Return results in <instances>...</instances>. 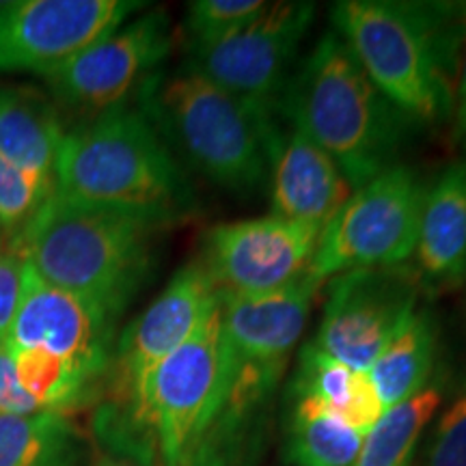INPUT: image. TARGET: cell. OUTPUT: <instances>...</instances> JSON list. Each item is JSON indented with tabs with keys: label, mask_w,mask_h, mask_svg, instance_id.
Returning <instances> with one entry per match:
<instances>
[{
	"label": "cell",
	"mask_w": 466,
	"mask_h": 466,
	"mask_svg": "<svg viewBox=\"0 0 466 466\" xmlns=\"http://www.w3.org/2000/svg\"><path fill=\"white\" fill-rule=\"evenodd\" d=\"M330 17L367 78L406 119L439 124L453 113L466 5L341 0Z\"/></svg>",
	"instance_id": "6da1fadb"
},
{
	"label": "cell",
	"mask_w": 466,
	"mask_h": 466,
	"mask_svg": "<svg viewBox=\"0 0 466 466\" xmlns=\"http://www.w3.org/2000/svg\"><path fill=\"white\" fill-rule=\"evenodd\" d=\"M415 272L432 294L466 281V162H451L425 188L415 244Z\"/></svg>",
	"instance_id": "2e32d148"
},
{
	"label": "cell",
	"mask_w": 466,
	"mask_h": 466,
	"mask_svg": "<svg viewBox=\"0 0 466 466\" xmlns=\"http://www.w3.org/2000/svg\"><path fill=\"white\" fill-rule=\"evenodd\" d=\"M55 195L69 203L154 225H179L197 209L195 190L138 108L119 106L66 132L55 167Z\"/></svg>",
	"instance_id": "7a4b0ae2"
},
{
	"label": "cell",
	"mask_w": 466,
	"mask_h": 466,
	"mask_svg": "<svg viewBox=\"0 0 466 466\" xmlns=\"http://www.w3.org/2000/svg\"><path fill=\"white\" fill-rule=\"evenodd\" d=\"M442 404V389L430 382L415 398L382 412L365 434L354 466H412L419 441Z\"/></svg>",
	"instance_id": "7402d4cb"
},
{
	"label": "cell",
	"mask_w": 466,
	"mask_h": 466,
	"mask_svg": "<svg viewBox=\"0 0 466 466\" xmlns=\"http://www.w3.org/2000/svg\"><path fill=\"white\" fill-rule=\"evenodd\" d=\"M9 348V346H7ZM11 350V348H9ZM15 374L39 410L63 412L89 400L102 378L46 350H11Z\"/></svg>",
	"instance_id": "603a6c76"
},
{
	"label": "cell",
	"mask_w": 466,
	"mask_h": 466,
	"mask_svg": "<svg viewBox=\"0 0 466 466\" xmlns=\"http://www.w3.org/2000/svg\"><path fill=\"white\" fill-rule=\"evenodd\" d=\"M365 432L311 398L291 395L285 460L294 466H354Z\"/></svg>",
	"instance_id": "ffe728a7"
},
{
	"label": "cell",
	"mask_w": 466,
	"mask_h": 466,
	"mask_svg": "<svg viewBox=\"0 0 466 466\" xmlns=\"http://www.w3.org/2000/svg\"><path fill=\"white\" fill-rule=\"evenodd\" d=\"M154 225L69 203L55 192L20 236L9 238L52 288L102 307L116 319L154 266Z\"/></svg>",
	"instance_id": "5b68a950"
},
{
	"label": "cell",
	"mask_w": 466,
	"mask_h": 466,
	"mask_svg": "<svg viewBox=\"0 0 466 466\" xmlns=\"http://www.w3.org/2000/svg\"><path fill=\"white\" fill-rule=\"evenodd\" d=\"M322 233L275 214L209 227L201 261L223 294L264 296L300 281Z\"/></svg>",
	"instance_id": "7c38bea8"
},
{
	"label": "cell",
	"mask_w": 466,
	"mask_h": 466,
	"mask_svg": "<svg viewBox=\"0 0 466 466\" xmlns=\"http://www.w3.org/2000/svg\"><path fill=\"white\" fill-rule=\"evenodd\" d=\"M143 7L137 0L0 3V72L48 76Z\"/></svg>",
	"instance_id": "8fae6325"
},
{
	"label": "cell",
	"mask_w": 466,
	"mask_h": 466,
	"mask_svg": "<svg viewBox=\"0 0 466 466\" xmlns=\"http://www.w3.org/2000/svg\"><path fill=\"white\" fill-rule=\"evenodd\" d=\"M80 436L63 412L0 415V466H76Z\"/></svg>",
	"instance_id": "44dd1931"
},
{
	"label": "cell",
	"mask_w": 466,
	"mask_h": 466,
	"mask_svg": "<svg viewBox=\"0 0 466 466\" xmlns=\"http://www.w3.org/2000/svg\"><path fill=\"white\" fill-rule=\"evenodd\" d=\"M423 466H466V387L441 412Z\"/></svg>",
	"instance_id": "484cf974"
},
{
	"label": "cell",
	"mask_w": 466,
	"mask_h": 466,
	"mask_svg": "<svg viewBox=\"0 0 466 466\" xmlns=\"http://www.w3.org/2000/svg\"><path fill=\"white\" fill-rule=\"evenodd\" d=\"M322 281L307 272L275 294L233 296L220 291V330L229 359V393L209 442L218 451L236 441L277 389L305 330Z\"/></svg>",
	"instance_id": "8992f818"
},
{
	"label": "cell",
	"mask_w": 466,
	"mask_h": 466,
	"mask_svg": "<svg viewBox=\"0 0 466 466\" xmlns=\"http://www.w3.org/2000/svg\"><path fill=\"white\" fill-rule=\"evenodd\" d=\"M436 348V318L428 307H419L367 371L384 410L415 398L428 387L434 374Z\"/></svg>",
	"instance_id": "d6986e66"
},
{
	"label": "cell",
	"mask_w": 466,
	"mask_h": 466,
	"mask_svg": "<svg viewBox=\"0 0 466 466\" xmlns=\"http://www.w3.org/2000/svg\"><path fill=\"white\" fill-rule=\"evenodd\" d=\"M33 412H39V408L17 380L7 343L0 341V415H33Z\"/></svg>",
	"instance_id": "83f0119b"
},
{
	"label": "cell",
	"mask_w": 466,
	"mask_h": 466,
	"mask_svg": "<svg viewBox=\"0 0 466 466\" xmlns=\"http://www.w3.org/2000/svg\"><path fill=\"white\" fill-rule=\"evenodd\" d=\"M279 108L337 162L354 190L398 165L415 126L376 89L335 31L324 33L291 74Z\"/></svg>",
	"instance_id": "3957f363"
},
{
	"label": "cell",
	"mask_w": 466,
	"mask_h": 466,
	"mask_svg": "<svg viewBox=\"0 0 466 466\" xmlns=\"http://www.w3.org/2000/svg\"><path fill=\"white\" fill-rule=\"evenodd\" d=\"M137 108L167 147L220 188L250 195L270 175L279 138L275 113H261L190 67L156 72Z\"/></svg>",
	"instance_id": "277c9868"
},
{
	"label": "cell",
	"mask_w": 466,
	"mask_h": 466,
	"mask_svg": "<svg viewBox=\"0 0 466 466\" xmlns=\"http://www.w3.org/2000/svg\"><path fill=\"white\" fill-rule=\"evenodd\" d=\"M113 324L102 307L52 288L26 264L20 307L3 341L11 350H46L104 378L113 365Z\"/></svg>",
	"instance_id": "5bb4252c"
},
{
	"label": "cell",
	"mask_w": 466,
	"mask_h": 466,
	"mask_svg": "<svg viewBox=\"0 0 466 466\" xmlns=\"http://www.w3.org/2000/svg\"><path fill=\"white\" fill-rule=\"evenodd\" d=\"M171 22L165 11H149L126 22L72 61L44 76L50 100L61 108L86 116L127 106L145 80L171 52Z\"/></svg>",
	"instance_id": "30bf717a"
},
{
	"label": "cell",
	"mask_w": 466,
	"mask_h": 466,
	"mask_svg": "<svg viewBox=\"0 0 466 466\" xmlns=\"http://www.w3.org/2000/svg\"><path fill=\"white\" fill-rule=\"evenodd\" d=\"M25 255L14 242L7 240L0 253V341L7 337L17 307H20L22 289H25Z\"/></svg>",
	"instance_id": "4316f807"
},
{
	"label": "cell",
	"mask_w": 466,
	"mask_h": 466,
	"mask_svg": "<svg viewBox=\"0 0 466 466\" xmlns=\"http://www.w3.org/2000/svg\"><path fill=\"white\" fill-rule=\"evenodd\" d=\"M264 0H195L186 7L188 44L217 42L248 25L264 11Z\"/></svg>",
	"instance_id": "d4e9b609"
},
{
	"label": "cell",
	"mask_w": 466,
	"mask_h": 466,
	"mask_svg": "<svg viewBox=\"0 0 466 466\" xmlns=\"http://www.w3.org/2000/svg\"><path fill=\"white\" fill-rule=\"evenodd\" d=\"M425 186L412 168L395 165L352 192L326 225L313 255V277L401 266L415 253Z\"/></svg>",
	"instance_id": "52a82bcc"
},
{
	"label": "cell",
	"mask_w": 466,
	"mask_h": 466,
	"mask_svg": "<svg viewBox=\"0 0 466 466\" xmlns=\"http://www.w3.org/2000/svg\"><path fill=\"white\" fill-rule=\"evenodd\" d=\"M352 184L337 162L300 127L279 134L270 156V206L275 217L322 233L350 197Z\"/></svg>",
	"instance_id": "9a60e30c"
},
{
	"label": "cell",
	"mask_w": 466,
	"mask_h": 466,
	"mask_svg": "<svg viewBox=\"0 0 466 466\" xmlns=\"http://www.w3.org/2000/svg\"><path fill=\"white\" fill-rule=\"evenodd\" d=\"M5 248V238H3V229H0V253H3Z\"/></svg>",
	"instance_id": "1f68e13d"
},
{
	"label": "cell",
	"mask_w": 466,
	"mask_h": 466,
	"mask_svg": "<svg viewBox=\"0 0 466 466\" xmlns=\"http://www.w3.org/2000/svg\"><path fill=\"white\" fill-rule=\"evenodd\" d=\"M184 466H227V460L220 456L212 442H206Z\"/></svg>",
	"instance_id": "f546056e"
},
{
	"label": "cell",
	"mask_w": 466,
	"mask_h": 466,
	"mask_svg": "<svg viewBox=\"0 0 466 466\" xmlns=\"http://www.w3.org/2000/svg\"><path fill=\"white\" fill-rule=\"evenodd\" d=\"M419 294L415 268L406 264L341 272L329 283L313 343L329 357L370 371L419 309Z\"/></svg>",
	"instance_id": "9c48e42d"
},
{
	"label": "cell",
	"mask_w": 466,
	"mask_h": 466,
	"mask_svg": "<svg viewBox=\"0 0 466 466\" xmlns=\"http://www.w3.org/2000/svg\"><path fill=\"white\" fill-rule=\"evenodd\" d=\"M220 289L199 261L173 275L160 296L121 335L113 354L115 389L121 406L134 404L151 371L184 346L218 309Z\"/></svg>",
	"instance_id": "4fadbf2b"
},
{
	"label": "cell",
	"mask_w": 466,
	"mask_h": 466,
	"mask_svg": "<svg viewBox=\"0 0 466 466\" xmlns=\"http://www.w3.org/2000/svg\"><path fill=\"white\" fill-rule=\"evenodd\" d=\"M453 116H456V137L464 143L466 149V44L458 69L456 93H453Z\"/></svg>",
	"instance_id": "f1b7e54d"
},
{
	"label": "cell",
	"mask_w": 466,
	"mask_h": 466,
	"mask_svg": "<svg viewBox=\"0 0 466 466\" xmlns=\"http://www.w3.org/2000/svg\"><path fill=\"white\" fill-rule=\"evenodd\" d=\"M52 192L55 184L22 171L0 154V229L7 238L25 231Z\"/></svg>",
	"instance_id": "cb8c5ba5"
},
{
	"label": "cell",
	"mask_w": 466,
	"mask_h": 466,
	"mask_svg": "<svg viewBox=\"0 0 466 466\" xmlns=\"http://www.w3.org/2000/svg\"><path fill=\"white\" fill-rule=\"evenodd\" d=\"M56 104L33 86H0V154L22 171L55 184L66 137Z\"/></svg>",
	"instance_id": "e0dca14e"
},
{
	"label": "cell",
	"mask_w": 466,
	"mask_h": 466,
	"mask_svg": "<svg viewBox=\"0 0 466 466\" xmlns=\"http://www.w3.org/2000/svg\"><path fill=\"white\" fill-rule=\"evenodd\" d=\"M97 466H145L143 462H138V460H134L130 456H124V453H108V456H102L100 462Z\"/></svg>",
	"instance_id": "4dcf8cb0"
},
{
	"label": "cell",
	"mask_w": 466,
	"mask_h": 466,
	"mask_svg": "<svg viewBox=\"0 0 466 466\" xmlns=\"http://www.w3.org/2000/svg\"><path fill=\"white\" fill-rule=\"evenodd\" d=\"M289 393L311 398L365 434L384 412L367 371L329 357L313 341L300 348Z\"/></svg>",
	"instance_id": "ac0fdd59"
},
{
	"label": "cell",
	"mask_w": 466,
	"mask_h": 466,
	"mask_svg": "<svg viewBox=\"0 0 466 466\" xmlns=\"http://www.w3.org/2000/svg\"><path fill=\"white\" fill-rule=\"evenodd\" d=\"M313 3H272L227 37L188 44L184 66L238 100L275 113L291 78V66L316 17Z\"/></svg>",
	"instance_id": "ba28073f"
}]
</instances>
